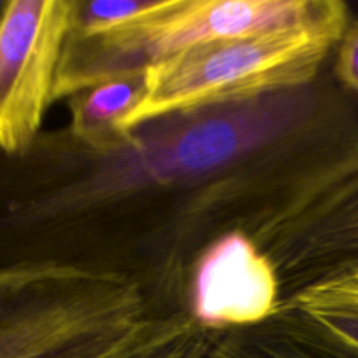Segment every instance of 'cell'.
I'll list each match as a JSON object with an SVG mask.
<instances>
[{
	"label": "cell",
	"instance_id": "cell-6",
	"mask_svg": "<svg viewBox=\"0 0 358 358\" xmlns=\"http://www.w3.org/2000/svg\"><path fill=\"white\" fill-rule=\"evenodd\" d=\"M282 299V282L269 255L250 234L231 231L194 261L184 308L203 331L224 334L273 320Z\"/></svg>",
	"mask_w": 358,
	"mask_h": 358
},
{
	"label": "cell",
	"instance_id": "cell-11",
	"mask_svg": "<svg viewBox=\"0 0 358 358\" xmlns=\"http://www.w3.org/2000/svg\"><path fill=\"white\" fill-rule=\"evenodd\" d=\"M161 0H73L69 37H98L142 20Z\"/></svg>",
	"mask_w": 358,
	"mask_h": 358
},
{
	"label": "cell",
	"instance_id": "cell-14",
	"mask_svg": "<svg viewBox=\"0 0 358 358\" xmlns=\"http://www.w3.org/2000/svg\"><path fill=\"white\" fill-rule=\"evenodd\" d=\"M6 2L7 0H0V16H2V10H3V7H6Z\"/></svg>",
	"mask_w": 358,
	"mask_h": 358
},
{
	"label": "cell",
	"instance_id": "cell-4",
	"mask_svg": "<svg viewBox=\"0 0 358 358\" xmlns=\"http://www.w3.org/2000/svg\"><path fill=\"white\" fill-rule=\"evenodd\" d=\"M331 0H161L135 23L98 37H69L55 101L115 77L143 73L171 58L226 38L313 20Z\"/></svg>",
	"mask_w": 358,
	"mask_h": 358
},
{
	"label": "cell",
	"instance_id": "cell-13",
	"mask_svg": "<svg viewBox=\"0 0 358 358\" xmlns=\"http://www.w3.org/2000/svg\"><path fill=\"white\" fill-rule=\"evenodd\" d=\"M331 66L336 80L358 100V20H352L346 28Z\"/></svg>",
	"mask_w": 358,
	"mask_h": 358
},
{
	"label": "cell",
	"instance_id": "cell-10",
	"mask_svg": "<svg viewBox=\"0 0 358 358\" xmlns=\"http://www.w3.org/2000/svg\"><path fill=\"white\" fill-rule=\"evenodd\" d=\"M210 358H346L301 334L283 322L273 320L252 329L217 334Z\"/></svg>",
	"mask_w": 358,
	"mask_h": 358
},
{
	"label": "cell",
	"instance_id": "cell-7",
	"mask_svg": "<svg viewBox=\"0 0 358 358\" xmlns=\"http://www.w3.org/2000/svg\"><path fill=\"white\" fill-rule=\"evenodd\" d=\"M257 245L276 266L283 297L358 271V159Z\"/></svg>",
	"mask_w": 358,
	"mask_h": 358
},
{
	"label": "cell",
	"instance_id": "cell-9",
	"mask_svg": "<svg viewBox=\"0 0 358 358\" xmlns=\"http://www.w3.org/2000/svg\"><path fill=\"white\" fill-rule=\"evenodd\" d=\"M145 72L115 77L69 98L66 131L91 150H110L128 135L129 115L145 96Z\"/></svg>",
	"mask_w": 358,
	"mask_h": 358
},
{
	"label": "cell",
	"instance_id": "cell-2",
	"mask_svg": "<svg viewBox=\"0 0 358 358\" xmlns=\"http://www.w3.org/2000/svg\"><path fill=\"white\" fill-rule=\"evenodd\" d=\"M192 324L122 273L72 264L0 273V358H135Z\"/></svg>",
	"mask_w": 358,
	"mask_h": 358
},
{
	"label": "cell",
	"instance_id": "cell-5",
	"mask_svg": "<svg viewBox=\"0 0 358 358\" xmlns=\"http://www.w3.org/2000/svg\"><path fill=\"white\" fill-rule=\"evenodd\" d=\"M72 2H6L0 16V152H24L44 131L72 27Z\"/></svg>",
	"mask_w": 358,
	"mask_h": 358
},
{
	"label": "cell",
	"instance_id": "cell-8",
	"mask_svg": "<svg viewBox=\"0 0 358 358\" xmlns=\"http://www.w3.org/2000/svg\"><path fill=\"white\" fill-rule=\"evenodd\" d=\"M275 318L339 355L358 358V271L289 294Z\"/></svg>",
	"mask_w": 358,
	"mask_h": 358
},
{
	"label": "cell",
	"instance_id": "cell-1",
	"mask_svg": "<svg viewBox=\"0 0 358 358\" xmlns=\"http://www.w3.org/2000/svg\"><path fill=\"white\" fill-rule=\"evenodd\" d=\"M357 159L358 105L332 66L306 86L152 119L110 150L42 131L0 152V273H122L185 311L212 241L243 231L259 243Z\"/></svg>",
	"mask_w": 358,
	"mask_h": 358
},
{
	"label": "cell",
	"instance_id": "cell-12",
	"mask_svg": "<svg viewBox=\"0 0 358 358\" xmlns=\"http://www.w3.org/2000/svg\"><path fill=\"white\" fill-rule=\"evenodd\" d=\"M215 336L192 325L177 338L136 358H210Z\"/></svg>",
	"mask_w": 358,
	"mask_h": 358
},
{
	"label": "cell",
	"instance_id": "cell-3",
	"mask_svg": "<svg viewBox=\"0 0 358 358\" xmlns=\"http://www.w3.org/2000/svg\"><path fill=\"white\" fill-rule=\"evenodd\" d=\"M352 23L350 9L331 0L313 20L192 49L145 70V96L126 129L177 112L248 100L317 80Z\"/></svg>",
	"mask_w": 358,
	"mask_h": 358
}]
</instances>
